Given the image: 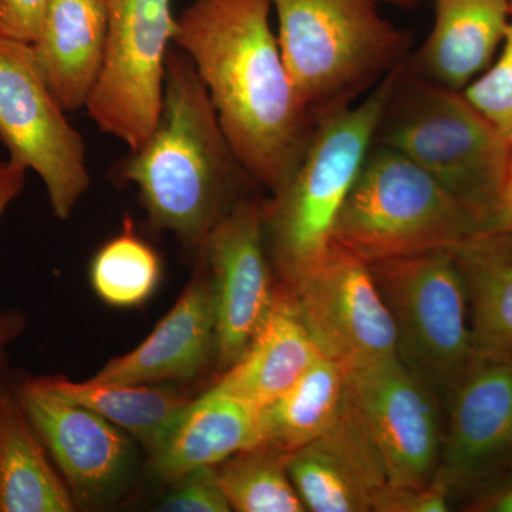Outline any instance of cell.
I'll use <instances>...</instances> for the list:
<instances>
[{
    "instance_id": "6",
    "label": "cell",
    "mask_w": 512,
    "mask_h": 512,
    "mask_svg": "<svg viewBox=\"0 0 512 512\" xmlns=\"http://www.w3.org/2000/svg\"><path fill=\"white\" fill-rule=\"evenodd\" d=\"M476 232L439 181L399 151L372 146L340 208L332 244L370 265L451 249Z\"/></svg>"
},
{
    "instance_id": "9",
    "label": "cell",
    "mask_w": 512,
    "mask_h": 512,
    "mask_svg": "<svg viewBox=\"0 0 512 512\" xmlns=\"http://www.w3.org/2000/svg\"><path fill=\"white\" fill-rule=\"evenodd\" d=\"M106 3V56L86 110L101 131L136 151L160 119L177 18L171 0Z\"/></svg>"
},
{
    "instance_id": "24",
    "label": "cell",
    "mask_w": 512,
    "mask_h": 512,
    "mask_svg": "<svg viewBox=\"0 0 512 512\" xmlns=\"http://www.w3.org/2000/svg\"><path fill=\"white\" fill-rule=\"evenodd\" d=\"M43 380L66 399L116 424L150 453L192 400L185 394L148 384L72 382L60 376L43 377Z\"/></svg>"
},
{
    "instance_id": "14",
    "label": "cell",
    "mask_w": 512,
    "mask_h": 512,
    "mask_svg": "<svg viewBox=\"0 0 512 512\" xmlns=\"http://www.w3.org/2000/svg\"><path fill=\"white\" fill-rule=\"evenodd\" d=\"M12 387L74 501L96 504L109 498L133 464L126 431L50 389L43 377Z\"/></svg>"
},
{
    "instance_id": "21",
    "label": "cell",
    "mask_w": 512,
    "mask_h": 512,
    "mask_svg": "<svg viewBox=\"0 0 512 512\" xmlns=\"http://www.w3.org/2000/svg\"><path fill=\"white\" fill-rule=\"evenodd\" d=\"M451 252L466 286L476 359L512 357V231L478 232Z\"/></svg>"
},
{
    "instance_id": "5",
    "label": "cell",
    "mask_w": 512,
    "mask_h": 512,
    "mask_svg": "<svg viewBox=\"0 0 512 512\" xmlns=\"http://www.w3.org/2000/svg\"><path fill=\"white\" fill-rule=\"evenodd\" d=\"M394 72L362 103L320 123L291 178L264 200L266 251L282 284H293L328 255L340 208L373 146Z\"/></svg>"
},
{
    "instance_id": "17",
    "label": "cell",
    "mask_w": 512,
    "mask_h": 512,
    "mask_svg": "<svg viewBox=\"0 0 512 512\" xmlns=\"http://www.w3.org/2000/svg\"><path fill=\"white\" fill-rule=\"evenodd\" d=\"M429 36L404 62L406 72L463 92L493 63L510 25V0H430Z\"/></svg>"
},
{
    "instance_id": "1",
    "label": "cell",
    "mask_w": 512,
    "mask_h": 512,
    "mask_svg": "<svg viewBox=\"0 0 512 512\" xmlns=\"http://www.w3.org/2000/svg\"><path fill=\"white\" fill-rule=\"evenodd\" d=\"M271 0H194L173 45L190 57L249 177L281 190L318 126L293 86L271 28Z\"/></svg>"
},
{
    "instance_id": "27",
    "label": "cell",
    "mask_w": 512,
    "mask_h": 512,
    "mask_svg": "<svg viewBox=\"0 0 512 512\" xmlns=\"http://www.w3.org/2000/svg\"><path fill=\"white\" fill-rule=\"evenodd\" d=\"M501 53L495 63L476 77L464 97L490 121L498 133L512 140V23L505 30Z\"/></svg>"
},
{
    "instance_id": "29",
    "label": "cell",
    "mask_w": 512,
    "mask_h": 512,
    "mask_svg": "<svg viewBox=\"0 0 512 512\" xmlns=\"http://www.w3.org/2000/svg\"><path fill=\"white\" fill-rule=\"evenodd\" d=\"M451 497L447 488L434 478L426 487H396L386 484L377 493L373 511L376 512H446Z\"/></svg>"
},
{
    "instance_id": "3",
    "label": "cell",
    "mask_w": 512,
    "mask_h": 512,
    "mask_svg": "<svg viewBox=\"0 0 512 512\" xmlns=\"http://www.w3.org/2000/svg\"><path fill=\"white\" fill-rule=\"evenodd\" d=\"M286 69L316 126L356 106L412 53L379 0H271Z\"/></svg>"
},
{
    "instance_id": "2",
    "label": "cell",
    "mask_w": 512,
    "mask_h": 512,
    "mask_svg": "<svg viewBox=\"0 0 512 512\" xmlns=\"http://www.w3.org/2000/svg\"><path fill=\"white\" fill-rule=\"evenodd\" d=\"M119 177L136 185L151 227L173 232L192 249L259 188L228 143L190 57L178 47H171L165 63L160 119L120 165Z\"/></svg>"
},
{
    "instance_id": "33",
    "label": "cell",
    "mask_w": 512,
    "mask_h": 512,
    "mask_svg": "<svg viewBox=\"0 0 512 512\" xmlns=\"http://www.w3.org/2000/svg\"><path fill=\"white\" fill-rule=\"evenodd\" d=\"M510 143V163H508L503 190L495 202L493 211L490 212L478 232L512 231V140Z\"/></svg>"
},
{
    "instance_id": "15",
    "label": "cell",
    "mask_w": 512,
    "mask_h": 512,
    "mask_svg": "<svg viewBox=\"0 0 512 512\" xmlns=\"http://www.w3.org/2000/svg\"><path fill=\"white\" fill-rule=\"evenodd\" d=\"M288 473L308 511H373L387 477L348 386L338 420L318 439L289 454Z\"/></svg>"
},
{
    "instance_id": "4",
    "label": "cell",
    "mask_w": 512,
    "mask_h": 512,
    "mask_svg": "<svg viewBox=\"0 0 512 512\" xmlns=\"http://www.w3.org/2000/svg\"><path fill=\"white\" fill-rule=\"evenodd\" d=\"M373 146L399 151L439 181L477 232L503 190L511 151L463 92L414 76L404 64L394 72Z\"/></svg>"
},
{
    "instance_id": "32",
    "label": "cell",
    "mask_w": 512,
    "mask_h": 512,
    "mask_svg": "<svg viewBox=\"0 0 512 512\" xmlns=\"http://www.w3.org/2000/svg\"><path fill=\"white\" fill-rule=\"evenodd\" d=\"M493 484L484 488L481 493L474 495L468 504V511L476 512H512V467Z\"/></svg>"
},
{
    "instance_id": "12",
    "label": "cell",
    "mask_w": 512,
    "mask_h": 512,
    "mask_svg": "<svg viewBox=\"0 0 512 512\" xmlns=\"http://www.w3.org/2000/svg\"><path fill=\"white\" fill-rule=\"evenodd\" d=\"M197 251L210 276L215 359L225 372L244 355L274 302L264 200L252 194L239 201L208 232Z\"/></svg>"
},
{
    "instance_id": "30",
    "label": "cell",
    "mask_w": 512,
    "mask_h": 512,
    "mask_svg": "<svg viewBox=\"0 0 512 512\" xmlns=\"http://www.w3.org/2000/svg\"><path fill=\"white\" fill-rule=\"evenodd\" d=\"M26 174L28 171L19 164L13 163L12 160L0 161V220L12 201L19 197L25 187ZM25 325V316L20 312L9 311L0 315V376H2L5 350L9 343L22 333ZM2 383L3 380L0 377V386Z\"/></svg>"
},
{
    "instance_id": "13",
    "label": "cell",
    "mask_w": 512,
    "mask_h": 512,
    "mask_svg": "<svg viewBox=\"0 0 512 512\" xmlns=\"http://www.w3.org/2000/svg\"><path fill=\"white\" fill-rule=\"evenodd\" d=\"M446 410L436 478L451 500L477 495L512 467V357L474 360Z\"/></svg>"
},
{
    "instance_id": "35",
    "label": "cell",
    "mask_w": 512,
    "mask_h": 512,
    "mask_svg": "<svg viewBox=\"0 0 512 512\" xmlns=\"http://www.w3.org/2000/svg\"><path fill=\"white\" fill-rule=\"evenodd\" d=\"M510 5H511V16H512V0H510Z\"/></svg>"
},
{
    "instance_id": "28",
    "label": "cell",
    "mask_w": 512,
    "mask_h": 512,
    "mask_svg": "<svg viewBox=\"0 0 512 512\" xmlns=\"http://www.w3.org/2000/svg\"><path fill=\"white\" fill-rule=\"evenodd\" d=\"M174 488L160 505V511L228 512L227 498L218 484L215 467L192 470L174 481Z\"/></svg>"
},
{
    "instance_id": "26",
    "label": "cell",
    "mask_w": 512,
    "mask_h": 512,
    "mask_svg": "<svg viewBox=\"0 0 512 512\" xmlns=\"http://www.w3.org/2000/svg\"><path fill=\"white\" fill-rule=\"evenodd\" d=\"M160 256L137 237L131 221L99 249L90 266V281L101 301L117 308L141 305L156 291Z\"/></svg>"
},
{
    "instance_id": "18",
    "label": "cell",
    "mask_w": 512,
    "mask_h": 512,
    "mask_svg": "<svg viewBox=\"0 0 512 512\" xmlns=\"http://www.w3.org/2000/svg\"><path fill=\"white\" fill-rule=\"evenodd\" d=\"M106 0H49L30 43L40 73L64 110L86 109L106 56Z\"/></svg>"
},
{
    "instance_id": "31",
    "label": "cell",
    "mask_w": 512,
    "mask_h": 512,
    "mask_svg": "<svg viewBox=\"0 0 512 512\" xmlns=\"http://www.w3.org/2000/svg\"><path fill=\"white\" fill-rule=\"evenodd\" d=\"M49 0H0V35L32 43Z\"/></svg>"
},
{
    "instance_id": "7",
    "label": "cell",
    "mask_w": 512,
    "mask_h": 512,
    "mask_svg": "<svg viewBox=\"0 0 512 512\" xmlns=\"http://www.w3.org/2000/svg\"><path fill=\"white\" fill-rule=\"evenodd\" d=\"M392 315L397 356L444 407L476 360L466 286L451 249L370 264Z\"/></svg>"
},
{
    "instance_id": "25",
    "label": "cell",
    "mask_w": 512,
    "mask_h": 512,
    "mask_svg": "<svg viewBox=\"0 0 512 512\" xmlns=\"http://www.w3.org/2000/svg\"><path fill=\"white\" fill-rule=\"evenodd\" d=\"M289 453L269 443L239 451L215 467L218 484L232 511L306 510L288 473Z\"/></svg>"
},
{
    "instance_id": "16",
    "label": "cell",
    "mask_w": 512,
    "mask_h": 512,
    "mask_svg": "<svg viewBox=\"0 0 512 512\" xmlns=\"http://www.w3.org/2000/svg\"><path fill=\"white\" fill-rule=\"evenodd\" d=\"M212 356H215L214 301L210 276L202 265L154 332L127 355L107 363L90 382L148 384L188 380L200 375Z\"/></svg>"
},
{
    "instance_id": "34",
    "label": "cell",
    "mask_w": 512,
    "mask_h": 512,
    "mask_svg": "<svg viewBox=\"0 0 512 512\" xmlns=\"http://www.w3.org/2000/svg\"><path fill=\"white\" fill-rule=\"evenodd\" d=\"M387 5L396 6V8L413 10L419 6V0H379Z\"/></svg>"
},
{
    "instance_id": "22",
    "label": "cell",
    "mask_w": 512,
    "mask_h": 512,
    "mask_svg": "<svg viewBox=\"0 0 512 512\" xmlns=\"http://www.w3.org/2000/svg\"><path fill=\"white\" fill-rule=\"evenodd\" d=\"M64 478L10 384L0 386V512H70Z\"/></svg>"
},
{
    "instance_id": "19",
    "label": "cell",
    "mask_w": 512,
    "mask_h": 512,
    "mask_svg": "<svg viewBox=\"0 0 512 512\" xmlns=\"http://www.w3.org/2000/svg\"><path fill=\"white\" fill-rule=\"evenodd\" d=\"M261 443V409L210 389L181 410L151 451L157 476L174 483L192 470L217 467Z\"/></svg>"
},
{
    "instance_id": "20",
    "label": "cell",
    "mask_w": 512,
    "mask_h": 512,
    "mask_svg": "<svg viewBox=\"0 0 512 512\" xmlns=\"http://www.w3.org/2000/svg\"><path fill=\"white\" fill-rule=\"evenodd\" d=\"M319 356L292 289L279 282L271 309L244 355L211 389L262 409L288 392Z\"/></svg>"
},
{
    "instance_id": "8",
    "label": "cell",
    "mask_w": 512,
    "mask_h": 512,
    "mask_svg": "<svg viewBox=\"0 0 512 512\" xmlns=\"http://www.w3.org/2000/svg\"><path fill=\"white\" fill-rule=\"evenodd\" d=\"M40 73L30 43L0 35V143L45 184L53 214L72 215L92 184L86 147Z\"/></svg>"
},
{
    "instance_id": "23",
    "label": "cell",
    "mask_w": 512,
    "mask_h": 512,
    "mask_svg": "<svg viewBox=\"0 0 512 512\" xmlns=\"http://www.w3.org/2000/svg\"><path fill=\"white\" fill-rule=\"evenodd\" d=\"M348 372L335 360L319 356L288 392L261 409V443L286 453L326 433L345 403Z\"/></svg>"
},
{
    "instance_id": "11",
    "label": "cell",
    "mask_w": 512,
    "mask_h": 512,
    "mask_svg": "<svg viewBox=\"0 0 512 512\" xmlns=\"http://www.w3.org/2000/svg\"><path fill=\"white\" fill-rule=\"evenodd\" d=\"M348 394L379 451L387 484L433 483L446 423L440 397L399 356L350 370Z\"/></svg>"
},
{
    "instance_id": "10",
    "label": "cell",
    "mask_w": 512,
    "mask_h": 512,
    "mask_svg": "<svg viewBox=\"0 0 512 512\" xmlns=\"http://www.w3.org/2000/svg\"><path fill=\"white\" fill-rule=\"evenodd\" d=\"M286 286L316 348L346 372L397 357L392 315L362 259L332 244L318 265Z\"/></svg>"
}]
</instances>
